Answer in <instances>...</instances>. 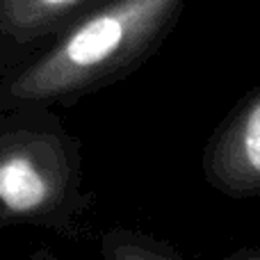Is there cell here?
I'll use <instances>...</instances> for the list:
<instances>
[{
    "mask_svg": "<svg viewBox=\"0 0 260 260\" xmlns=\"http://www.w3.org/2000/svg\"><path fill=\"white\" fill-rule=\"evenodd\" d=\"M187 0H103L0 85V112L71 101L137 69L174 30Z\"/></svg>",
    "mask_w": 260,
    "mask_h": 260,
    "instance_id": "obj_1",
    "label": "cell"
},
{
    "mask_svg": "<svg viewBox=\"0 0 260 260\" xmlns=\"http://www.w3.org/2000/svg\"><path fill=\"white\" fill-rule=\"evenodd\" d=\"M76 180L67 135L18 112L0 121V224L50 221L64 212Z\"/></svg>",
    "mask_w": 260,
    "mask_h": 260,
    "instance_id": "obj_2",
    "label": "cell"
},
{
    "mask_svg": "<svg viewBox=\"0 0 260 260\" xmlns=\"http://www.w3.org/2000/svg\"><path fill=\"white\" fill-rule=\"evenodd\" d=\"M103 0H0V71L23 67Z\"/></svg>",
    "mask_w": 260,
    "mask_h": 260,
    "instance_id": "obj_3",
    "label": "cell"
},
{
    "mask_svg": "<svg viewBox=\"0 0 260 260\" xmlns=\"http://www.w3.org/2000/svg\"><path fill=\"white\" fill-rule=\"evenodd\" d=\"M206 174L226 194H260V87L215 133L206 153Z\"/></svg>",
    "mask_w": 260,
    "mask_h": 260,
    "instance_id": "obj_4",
    "label": "cell"
},
{
    "mask_svg": "<svg viewBox=\"0 0 260 260\" xmlns=\"http://www.w3.org/2000/svg\"><path fill=\"white\" fill-rule=\"evenodd\" d=\"M112 260H169L160 253H153L146 251V249H139V247H114V258Z\"/></svg>",
    "mask_w": 260,
    "mask_h": 260,
    "instance_id": "obj_5",
    "label": "cell"
},
{
    "mask_svg": "<svg viewBox=\"0 0 260 260\" xmlns=\"http://www.w3.org/2000/svg\"><path fill=\"white\" fill-rule=\"evenodd\" d=\"M244 260H260V256H251V258H244Z\"/></svg>",
    "mask_w": 260,
    "mask_h": 260,
    "instance_id": "obj_6",
    "label": "cell"
}]
</instances>
